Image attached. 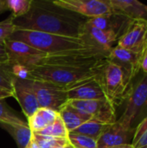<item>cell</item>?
I'll return each instance as SVG.
<instances>
[{
  "instance_id": "6da1fadb",
  "label": "cell",
  "mask_w": 147,
  "mask_h": 148,
  "mask_svg": "<svg viewBox=\"0 0 147 148\" xmlns=\"http://www.w3.org/2000/svg\"><path fill=\"white\" fill-rule=\"evenodd\" d=\"M88 19L55 4L53 1L32 0L29 12L13 18V24L16 29L79 38Z\"/></svg>"
},
{
  "instance_id": "7a4b0ae2",
  "label": "cell",
  "mask_w": 147,
  "mask_h": 148,
  "mask_svg": "<svg viewBox=\"0 0 147 148\" xmlns=\"http://www.w3.org/2000/svg\"><path fill=\"white\" fill-rule=\"evenodd\" d=\"M105 59H103L96 66L91 68H77L54 64H37L28 68L29 77L31 80L51 82L64 88L66 90H68L79 84L94 78L99 73Z\"/></svg>"
},
{
  "instance_id": "3957f363",
  "label": "cell",
  "mask_w": 147,
  "mask_h": 148,
  "mask_svg": "<svg viewBox=\"0 0 147 148\" xmlns=\"http://www.w3.org/2000/svg\"><path fill=\"white\" fill-rule=\"evenodd\" d=\"M8 39L23 42L47 55L88 49L82 41L77 37L64 36L29 29H15L14 32Z\"/></svg>"
},
{
  "instance_id": "277c9868",
  "label": "cell",
  "mask_w": 147,
  "mask_h": 148,
  "mask_svg": "<svg viewBox=\"0 0 147 148\" xmlns=\"http://www.w3.org/2000/svg\"><path fill=\"white\" fill-rule=\"evenodd\" d=\"M123 103L124 112L118 120L135 129L147 117V74L140 72L132 80Z\"/></svg>"
},
{
  "instance_id": "5b68a950",
  "label": "cell",
  "mask_w": 147,
  "mask_h": 148,
  "mask_svg": "<svg viewBox=\"0 0 147 148\" xmlns=\"http://www.w3.org/2000/svg\"><path fill=\"white\" fill-rule=\"evenodd\" d=\"M96 78L102 87L107 101L115 109L123 104L132 79L120 66L107 58L105 59Z\"/></svg>"
},
{
  "instance_id": "8992f818",
  "label": "cell",
  "mask_w": 147,
  "mask_h": 148,
  "mask_svg": "<svg viewBox=\"0 0 147 148\" xmlns=\"http://www.w3.org/2000/svg\"><path fill=\"white\" fill-rule=\"evenodd\" d=\"M32 88L39 108H49L57 113L68 103L67 90L51 82L31 80Z\"/></svg>"
},
{
  "instance_id": "52a82bcc",
  "label": "cell",
  "mask_w": 147,
  "mask_h": 148,
  "mask_svg": "<svg viewBox=\"0 0 147 148\" xmlns=\"http://www.w3.org/2000/svg\"><path fill=\"white\" fill-rule=\"evenodd\" d=\"M79 38L88 49L105 58L108 57L114 43L118 41V37L113 33L100 29L88 23L83 25Z\"/></svg>"
},
{
  "instance_id": "ba28073f",
  "label": "cell",
  "mask_w": 147,
  "mask_h": 148,
  "mask_svg": "<svg viewBox=\"0 0 147 148\" xmlns=\"http://www.w3.org/2000/svg\"><path fill=\"white\" fill-rule=\"evenodd\" d=\"M3 43L10 65L16 64L30 68L38 64L47 56V54L23 42L7 39Z\"/></svg>"
},
{
  "instance_id": "9c48e42d",
  "label": "cell",
  "mask_w": 147,
  "mask_h": 148,
  "mask_svg": "<svg viewBox=\"0 0 147 148\" xmlns=\"http://www.w3.org/2000/svg\"><path fill=\"white\" fill-rule=\"evenodd\" d=\"M55 4L87 18L102 16L113 12L109 0H55Z\"/></svg>"
},
{
  "instance_id": "30bf717a",
  "label": "cell",
  "mask_w": 147,
  "mask_h": 148,
  "mask_svg": "<svg viewBox=\"0 0 147 148\" xmlns=\"http://www.w3.org/2000/svg\"><path fill=\"white\" fill-rule=\"evenodd\" d=\"M68 103L93 117V121L111 125L117 121L115 108L107 101H89V100H71Z\"/></svg>"
},
{
  "instance_id": "8fae6325",
  "label": "cell",
  "mask_w": 147,
  "mask_h": 148,
  "mask_svg": "<svg viewBox=\"0 0 147 148\" xmlns=\"http://www.w3.org/2000/svg\"><path fill=\"white\" fill-rule=\"evenodd\" d=\"M135 129L127 127L120 121L109 125L97 140V148H109L132 144Z\"/></svg>"
},
{
  "instance_id": "7c38bea8",
  "label": "cell",
  "mask_w": 147,
  "mask_h": 148,
  "mask_svg": "<svg viewBox=\"0 0 147 148\" xmlns=\"http://www.w3.org/2000/svg\"><path fill=\"white\" fill-rule=\"evenodd\" d=\"M147 45V22L134 20L118 39L117 46L142 54Z\"/></svg>"
},
{
  "instance_id": "4fadbf2b",
  "label": "cell",
  "mask_w": 147,
  "mask_h": 148,
  "mask_svg": "<svg viewBox=\"0 0 147 148\" xmlns=\"http://www.w3.org/2000/svg\"><path fill=\"white\" fill-rule=\"evenodd\" d=\"M13 94L14 98L18 101L27 119L32 116L37 111V109L40 108L36 95L32 88L31 79L23 80L14 77Z\"/></svg>"
},
{
  "instance_id": "5bb4252c",
  "label": "cell",
  "mask_w": 147,
  "mask_h": 148,
  "mask_svg": "<svg viewBox=\"0 0 147 148\" xmlns=\"http://www.w3.org/2000/svg\"><path fill=\"white\" fill-rule=\"evenodd\" d=\"M107 59L120 66L130 76L132 80L141 72V54L133 52L116 45L111 50Z\"/></svg>"
},
{
  "instance_id": "9a60e30c",
  "label": "cell",
  "mask_w": 147,
  "mask_h": 148,
  "mask_svg": "<svg viewBox=\"0 0 147 148\" xmlns=\"http://www.w3.org/2000/svg\"><path fill=\"white\" fill-rule=\"evenodd\" d=\"M133 21L121 14L112 12L102 16L89 18L87 23L100 29L113 33L119 39L126 32Z\"/></svg>"
},
{
  "instance_id": "2e32d148",
  "label": "cell",
  "mask_w": 147,
  "mask_h": 148,
  "mask_svg": "<svg viewBox=\"0 0 147 148\" xmlns=\"http://www.w3.org/2000/svg\"><path fill=\"white\" fill-rule=\"evenodd\" d=\"M68 99L71 100H89V101H107L102 87L96 78L88 80L67 90Z\"/></svg>"
},
{
  "instance_id": "e0dca14e",
  "label": "cell",
  "mask_w": 147,
  "mask_h": 148,
  "mask_svg": "<svg viewBox=\"0 0 147 148\" xmlns=\"http://www.w3.org/2000/svg\"><path fill=\"white\" fill-rule=\"evenodd\" d=\"M113 12L131 20L147 22V5L138 0H109Z\"/></svg>"
},
{
  "instance_id": "ac0fdd59",
  "label": "cell",
  "mask_w": 147,
  "mask_h": 148,
  "mask_svg": "<svg viewBox=\"0 0 147 148\" xmlns=\"http://www.w3.org/2000/svg\"><path fill=\"white\" fill-rule=\"evenodd\" d=\"M58 114L68 133L73 132L83 123L93 120L91 115L71 107L68 103H67L58 112Z\"/></svg>"
},
{
  "instance_id": "d6986e66",
  "label": "cell",
  "mask_w": 147,
  "mask_h": 148,
  "mask_svg": "<svg viewBox=\"0 0 147 148\" xmlns=\"http://www.w3.org/2000/svg\"><path fill=\"white\" fill-rule=\"evenodd\" d=\"M58 115L55 110L40 108L32 116L28 118V126L33 134H36L51 125Z\"/></svg>"
},
{
  "instance_id": "ffe728a7",
  "label": "cell",
  "mask_w": 147,
  "mask_h": 148,
  "mask_svg": "<svg viewBox=\"0 0 147 148\" xmlns=\"http://www.w3.org/2000/svg\"><path fill=\"white\" fill-rule=\"evenodd\" d=\"M0 127L6 130L15 140L18 148H28L32 140V132L28 124H6L0 123Z\"/></svg>"
},
{
  "instance_id": "44dd1931",
  "label": "cell",
  "mask_w": 147,
  "mask_h": 148,
  "mask_svg": "<svg viewBox=\"0 0 147 148\" xmlns=\"http://www.w3.org/2000/svg\"><path fill=\"white\" fill-rule=\"evenodd\" d=\"M108 126L109 125L103 124V123L91 120L89 121L83 123L82 125H81L79 127H77L75 130H74L71 133L82 134V135L90 137V138L97 140Z\"/></svg>"
},
{
  "instance_id": "7402d4cb",
  "label": "cell",
  "mask_w": 147,
  "mask_h": 148,
  "mask_svg": "<svg viewBox=\"0 0 147 148\" xmlns=\"http://www.w3.org/2000/svg\"><path fill=\"white\" fill-rule=\"evenodd\" d=\"M32 140L39 148H62L65 147L69 143L68 139L55 138L36 134H32Z\"/></svg>"
},
{
  "instance_id": "603a6c76",
  "label": "cell",
  "mask_w": 147,
  "mask_h": 148,
  "mask_svg": "<svg viewBox=\"0 0 147 148\" xmlns=\"http://www.w3.org/2000/svg\"><path fill=\"white\" fill-rule=\"evenodd\" d=\"M68 134L69 133L68 129L66 128L62 120L61 119L59 115L51 125H49L43 130L36 133V134H39V135L50 136V137H55V138H62V139H68Z\"/></svg>"
},
{
  "instance_id": "cb8c5ba5",
  "label": "cell",
  "mask_w": 147,
  "mask_h": 148,
  "mask_svg": "<svg viewBox=\"0 0 147 148\" xmlns=\"http://www.w3.org/2000/svg\"><path fill=\"white\" fill-rule=\"evenodd\" d=\"M8 10H10L11 16L17 18L29 12L32 0H5Z\"/></svg>"
},
{
  "instance_id": "d4e9b609",
  "label": "cell",
  "mask_w": 147,
  "mask_h": 148,
  "mask_svg": "<svg viewBox=\"0 0 147 148\" xmlns=\"http://www.w3.org/2000/svg\"><path fill=\"white\" fill-rule=\"evenodd\" d=\"M0 123L25 125L26 123L17 116L13 110L5 103L3 100H0Z\"/></svg>"
},
{
  "instance_id": "484cf974",
  "label": "cell",
  "mask_w": 147,
  "mask_h": 148,
  "mask_svg": "<svg viewBox=\"0 0 147 148\" xmlns=\"http://www.w3.org/2000/svg\"><path fill=\"white\" fill-rule=\"evenodd\" d=\"M131 145L133 148H147V117L136 127Z\"/></svg>"
},
{
  "instance_id": "4316f807",
  "label": "cell",
  "mask_w": 147,
  "mask_h": 148,
  "mask_svg": "<svg viewBox=\"0 0 147 148\" xmlns=\"http://www.w3.org/2000/svg\"><path fill=\"white\" fill-rule=\"evenodd\" d=\"M13 79L11 65L0 62V88L13 94Z\"/></svg>"
},
{
  "instance_id": "83f0119b",
  "label": "cell",
  "mask_w": 147,
  "mask_h": 148,
  "mask_svg": "<svg viewBox=\"0 0 147 148\" xmlns=\"http://www.w3.org/2000/svg\"><path fill=\"white\" fill-rule=\"evenodd\" d=\"M68 140L75 148H97V140L82 134L69 133Z\"/></svg>"
},
{
  "instance_id": "f1b7e54d",
  "label": "cell",
  "mask_w": 147,
  "mask_h": 148,
  "mask_svg": "<svg viewBox=\"0 0 147 148\" xmlns=\"http://www.w3.org/2000/svg\"><path fill=\"white\" fill-rule=\"evenodd\" d=\"M13 24V17L10 16L5 20L0 22V42H4L15 30Z\"/></svg>"
},
{
  "instance_id": "f546056e",
  "label": "cell",
  "mask_w": 147,
  "mask_h": 148,
  "mask_svg": "<svg viewBox=\"0 0 147 148\" xmlns=\"http://www.w3.org/2000/svg\"><path fill=\"white\" fill-rule=\"evenodd\" d=\"M11 71H12V75L14 77L16 78H19V79H29V69L24 67V66H21V65H11Z\"/></svg>"
},
{
  "instance_id": "4dcf8cb0",
  "label": "cell",
  "mask_w": 147,
  "mask_h": 148,
  "mask_svg": "<svg viewBox=\"0 0 147 148\" xmlns=\"http://www.w3.org/2000/svg\"><path fill=\"white\" fill-rule=\"evenodd\" d=\"M140 70L142 73L147 74V45L141 54L140 60Z\"/></svg>"
},
{
  "instance_id": "1f68e13d",
  "label": "cell",
  "mask_w": 147,
  "mask_h": 148,
  "mask_svg": "<svg viewBox=\"0 0 147 148\" xmlns=\"http://www.w3.org/2000/svg\"><path fill=\"white\" fill-rule=\"evenodd\" d=\"M0 62L1 63H8L9 57L6 52V49L3 42H0Z\"/></svg>"
},
{
  "instance_id": "d6a6232c",
  "label": "cell",
  "mask_w": 147,
  "mask_h": 148,
  "mask_svg": "<svg viewBox=\"0 0 147 148\" xmlns=\"http://www.w3.org/2000/svg\"><path fill=\"white\" fill-rule=\"evenodd\" d=\"M9 97H14V95L12 93L0 88V100H4Z\"/></svg>"
},
{
  "instance_id": "836d02e7",
  "label": "cell",
  "mask_w": 147,
  "mask_h": 148,
  "mask_svg": "<svg viewBox=\"0 0 147 148\" xmlns=\"http://www.w3.org/2000/svg\"><path fill=\"white\" fill-rule=\"evenodd\" d=\"M6 10H8V9L6 6L5 0H0V13H3Z\"/></svg>"
},
{
  "instance_id": "e575fe53",
  "label": "cell",
  "mask_w": 147,
  "mask_h": 148,
  "mask_svg": "<svg viewBox=\"0 0 147 148\" xmlns=\"http://www.w3.org/2000/svg\"><path fill=\"white\" fill-rule=\"evenodd\" d=\"M109 148H133V147L130 144V145H122V146H117V147H113Z\"/></svg>"
},
{
  "instance_id": "d590c367",
  "label": "cell",
  "mask_w": 147,
  "mask_h": 148,
  "mask_svg": "<svg viewBox=\"0 0 147 148\" xmlns=\"http://www.w3.org/2000/svg\"><path fill=\"white\" fill-rule=\"evenodd\" d=\"M29 148H39L38 147V146L33 141V140H31V142H30V144H29Z\"/></svg>"
},
{
  "instance_id": "8d00e7d4",
  "label": "cell",
  "mask_w": 147,
  "mask_h": 148,
  "mask_svg": "<svg viewBox=\"0 0 147 148\" xmlns=\"http://www.w3.org/2000/svg\"><path fill=\"white\" fill-rule=\"evenodd\" d=\"M64 148H75V147H74L70 143H68V145H67V146H66Z\"/></svg>"
},
{
  "instance_id": "74e56055",
  "label": "cell",
  "mask_w": 147,
  "mask_h": 148,
  "mask_svg": "<svg viewBox=\"0 0 147 148\" xmlns=\"http://www.w3.org/2000/svg\"><path fill=\"white\" fill-rule=\"evenodd\" d=\"M62 148H64V147H62Z\"/></svg>"
},
{
  "instance_id": "f35d334b",
  "label": "cell",
  "mask_w": 147,
  "mask_h": 148,
  "mask_svg": "<svg viewBox=\"0 0 147 148\" xmlns=\"http://www.w3.org/2000/svg\"><path fill=\"white\" fill-rule=\"evenodd\" d=\"M28 148H29V147H28Z\"/></svg>"
}]
</instances>
